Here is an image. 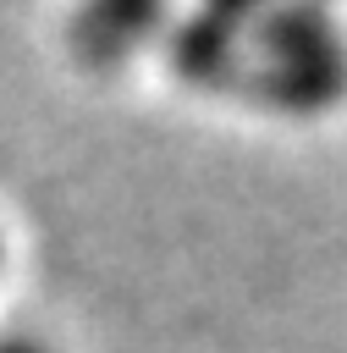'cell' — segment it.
<instances>
[{"instance_id":"1","label":"cell","mask_w":347,"mask_h":353,"mask_svg":"<svg viewBox=\"0 0 347 353\" xmlns=\"http://www.w3.org/2000/svg\"><path fill=\"white\" fill-rule=\"evenodd\" d=\"M0 353H33L28 342H0Z\"/></svg>"}]
</instances>
